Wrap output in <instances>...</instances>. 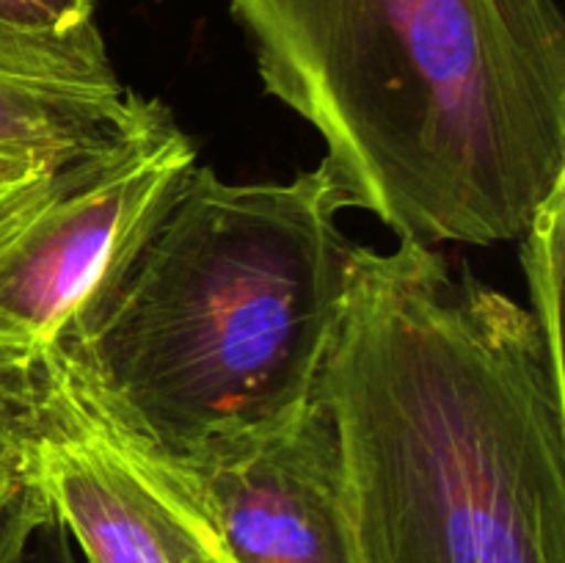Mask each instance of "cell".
Returning <instances> with one entry per match:
<instances>
[{
	"label": "cell",
	"instance_id": "6",
	"mask_svg": "<svg viewBox=\"0 0 565 563\" xmlns=\"http://www.w3.org/2000/svg\"><path fill=\"white\" fill-rule=\"evenodd\" d=\"M132 99L94 22L72 33L0 28V152L64 163L114 130Z\"/></svg>",
	"mask_w": 565,
	"mask_h": 563
},
{
	"label": "cell",
	"instance_id": "8",
	"mask_svg": "<svg viewBox=\"0 0 565 563\" xmlns=\"http://www.w3.org/2000/svg\"><path fill=\"white\" fill-rule=\"evenodd\" d=\"M53 517L31 408L0 397V563H20L28 541Z\"/></svg>",
	"mask_w": 565,
	"mask_h": 563
},
{
	"label": "cell",
	"instance_id": "7",
	"mask_svg": "<svg viewBox=\"0 0 565 563\" xmlns=\"http://www.w3.org/2000/svg\"><path fill=\"white\" fill-rule=\"evenodd\" d=\"M31 412L50 506L86 563H177L163 502L130 458L47 384Z\"/></svg>",
	"mask_w": 565,
	"mask_h": 563
},
{
	"label": "cell",
	"instance_id": "11",
	"mask_svg": "<svg viewBox=\"0 0 565 563\" xmlns=\"http://www.w3.org/2000/svg\"><path fill=\"white\" fill-rule=\"evenodd\" d=\"M94 22V0H0V28L72 33Z\"/></svg>",
	"mask_w": 565,
	"mask_h": 563
},
{
	"label": "cell",
	"instance_id": "9",
	"mask_svg": "<svg viewBox=\"0 0 565 563\" xmlns=\"http://www.w3.org/2000/svg\"><path fill=\"white\" fill-rule=\"evenodd\" d=\"M53 390L64 397L66 406L88 425V428L97 431L103 439H108L121 456H127L132 461V467L147 478V484L152 486L154 495L160 497L166 508V517H169L171 528V544H174V557L177 563H230L224 557V552L215 544L213 533H210L207 522L199 513L196 502L191 500V495L185 491V486L180 484V478L174 475V469L169 467L163 456L158 450H152L149 445H143L138 436H132L130 431H125L121 425H116L114 419H108L105 414H99L97 408L88 406L83 397H77L61 381H53Z\"/></svg>",
	"mask_w": 565,
	"mask_h": 563
},
{
	"label": "cell",
	"instance_id": "13",
	"mask_svg": "<svg viewBox=\"0 0 565 563\" xmlns=\"http://www.w3.org/2000/svg\"><path fill=\"white\" fill-rule=\"evenodd\" d=\"M58 163H47V160L28 158V155H9L0 152V199H6L9 193H14L17 188H22L25 182L36 180L42 171L53 169Z\"/></svg>",
	"mask_w": 565,
	"mask_h": 563
},
{
	"label": "cell",
	"instance_id": "12",
	"mask_svg": "<svg viewBox=\"0 0 565 563\" xmlns=\"http://www.w3.org/2000/svg\"><path fill=\"white\" fill-rule=\"evenodd\" d=\"M20 563H86V557L53 513L28 541Z\"/></svg>",
	"mask_w": 565,
	"mask_h": 563
},
{
	"label": "cell",
	"instance_id": "4",
	"mask_svg": "<svg viewBox=\"0 0 565 563\" xmlns=\"http://www.w3.org/2000/svg\"><path fill=\"white\" fill-rule=\"evenodd\" d=\"M196 166L169 105L119 125L0 199V397L31 408L44 368Z\"/></svg>",
	"mask_w": 565,
	"mask_h": 563
},
{
	"label": "cell",
	"instance_id": "3",
	"mask_svg": "<svg viewBox=\"0 0 565 563\" xmlns=\"http://www.w3.org/2000/svg\"><path fill=\"white\" fill-rule=\"evenodd\" d=\"M342 210L323 163L290 182L193 166L44 370L171 458L290 423L351 285Z\"/></svg>",
	"mask_w": 565,
	"mask_h": 563
},
{
	"label": "cell",
	"instance_id": "1",
	"mask_svg": "<svg viewBox=\"0 0 565 563\" xmlns=\"http://www.w3.org/2000/svg\"><path fill=\"white\" fill-rule=\"evenodd\" d=\"M362 563H565V375L439 246H359L320 375Z\"/></svg>",
	"mask_w": 565,
	"mask_h": 563
},
{
	"label": "cell",
	"instance_id": "10",
	"mask_svg": "<svg viewBox=\"0 0 565 563\" xmlns=\"http://www.w3.org/2000/svg\"><path fill=\"white\" fill-rule=\"evenodd\" d=\"M522 265L527 274L535 326L550 351L552 368L565 375L563 364V265H565V177L552 185L544 202L522 232Z\"/></svg>",
	"mask_w": 565,
	"mask_h": 563
},
{
	"label": "cell",
	"instance_id": "2",
	"mask_svg": "<svg viewBox=\"0 0 565 563\" xmlns=\"http://www.w3.org/2000/svg\"><path fill=\"white\" fill-rule=\"evenodd\" d=\"M265 92L397 241H519L565 177L557 0H226Z\"/></svg>",
	"mask_w": 565,
	"mask_h": 563
},
{
	"label": "cell",
	"instance_id": "5",
	"mask_svg": "<svg viewBox=\"0 0 565 563\" xmlns=\"http://www.w3.org/2000/svg\"><path fill=\"white\" fill-rule=\"evenodd\" d=\"M163 458L230 563H362L340 445L318 397L268 434Z\"/></svg>",
	"mask_w": 565,
	"mask_h": 563
}]
</instances>
